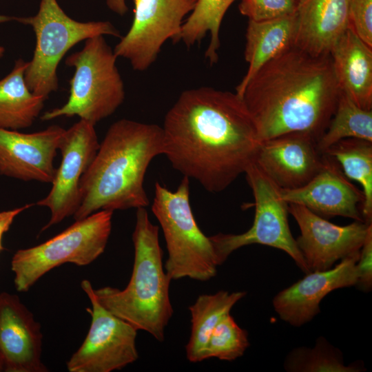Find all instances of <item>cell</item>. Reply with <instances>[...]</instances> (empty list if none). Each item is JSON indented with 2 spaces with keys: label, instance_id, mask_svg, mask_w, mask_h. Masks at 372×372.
I'll return each mask as SVG.
<instances>
[{
  "label": "cell",
  "instance_id": "cell-11",
  "mask_svg": "<svg viewBox=\"0 0 372 372\" xmlns=\"http://www.w3.org/2000/svg\"><path fill=\"white\" fill-rule=\"evenodd\" d=\"M197 0H134L132 25L114 52L127 59L136 71H145L156 61L168 39L175 43L185 17Z\"/></svg>",
  "mask_w": 372,
  "mask_h": 372
},
{
  "label": "cell",
  "instance_id": "cell-13",
  "mask_svg": "<svg viewBox=\"0 0 372 372\" xmlns=\"http://www.w3.org/2000/svg\"><path fill=\"white\" fill-rule=\"evenodd\" d=\"M289 211L300 227L296 241L310 272L327 270L338 260L359 253L372 225L356 220L337 225L294 203L289 204Z\"/></svg>",
  "mask_w": 372,
  "mask_h": 372
},
{
  "label": "cell",
  "instance_id": "cell-19",
  "mask_svg": "<svg viewBox=\"0 0 372 372\" xmlns=\"http://www.w3.org/2000/svg\"><path fill=\"white\" fill-rule=\"evenodd\" d=\"M351 0H298L294 45L315 56L328 55L349 27Z\"/></svg>",
  "mask_w": 372,
  "mask_h": 372
},
{
  "label": "cell",
  "instance_id": "cell-8",
  "mask_svg": "<svg viewBox=\"0 0 372 372\" xmlns=\"http://www.w3.org/2000/svg\"><path fill=\"white\" fill-rule=\"evenodd\" d=\"M112 214L110 210L96 211L39 245L17 250L11 260L16 290L28 291L46 273L64 263L85 266L95 260L105 249Z\"/></svg>",
  "mask_w": 372,
  "mask_h": 372
},
{
  "label": "cell",
  "instance_id": "cell-4",
  "mask_svg": "<svg viewBox=\"0 0 372 372\" xmlns=\"http://www.w3.org/2000/svg\"><path fill=\"white\" fill-rule=\"evenodd\" d=\"M132 240L134 265L126 287L121 290L104 287L94 289V293L110 312L163 342L173 314L169 298L172 280L163 264L158 227L150 221L145 207L137 208Z\"/></svg>",
  "mask_w": 372,
  "mask_h": 372
},
{
  "label": "cell",
  "instance_id": "cell-24",
  "mask_svg": "<svg viewBox=\"0 0 372 372\" xmlns=\"http://www.w3.org/2000/svg\"><path fill=\"white\" fill-rule=\"evenodd\" d=\"M332 157L344 174L358 182L364 196L362 205L363 221L372 222V142L345 138L331 145L324 153Z\"/></svg>",
  "mask_w": 372,
  "mask_h": 372
},
{
  "label": "cell",
  "instance_id": "cell-17",
  "mask_svg": "<svg viewBox=\"0 0 372 372\" xmlns=\"http://www.w3.org/2000/svg\"><path fill=\"white\" fill-rule=\"evenodd\" d=\"M324 154L318 174L301 187L280 189L282 197L289 204L301 205L324 218L343 216L364 222L362 190L349 180L332 157Z\"/></svg>",
  "mask_w": 372,
  "mask_h": 372
},
{
  "label": "cell",
  "instance_id": "cell-12",
  "mask_svg": "<svg viewBox=\"0 0 372 372\" xmlns=\"http://www.w3.org/2000/svg\"><path fill=\"white\" fill-rule=\"evenodd\" d=\"M94 125L80 119L65 130L59 143L61 161L49 194L37 203L47 207L50 218L45 231L74 215L80 205V183L99 147Z\"/></svg>",
  "mask_w": 372,
  "mask_h": 372
},
{
  "label": "cell",
  "instance_id": "cell-14",
  "mask_svg": "<svg viewBox=\"0 0 372 372\" xmlns=\"http://www.w3.org/2000/svg\"><path fill=\"white\" fill-rule=\"evenodd\" d=\"M317 142L304 132L261 141L253 162L280 189H297L309 182L322 166L324 154Z\"/></svg>",
  "mask_w": 372,
  "mask_h": 372
},
{
  "label": "cell",
  "instance_id": "cell-34",
  "mask_svg": "<svg viewBox=\"0 0 372 372\" xmlns=\"http://www.w3.org/2000/svg\"><path fill=\"white\" fill-rule=\"evenodd\" d=\"M0 372H6V366L3 358L0 352Z\"/></svg>",
  "mask_w": 372,
  "mask_h": 372
},
{
  "label": "cell",
  "instance_id": "cell-29",
  "mask_svg": "<svg viewBox=\"0 0 372 372\" xmlns=\"http://www.w3.org/2000/svg\"><path fill=\"white\" fill-rule=\"evenodd\" d=\"M238 10L248 20L260 21L294 14L298 0H240Z\"/></svg>",
  "mask_w": 372,
  "mask_h": 372
},
{
  "label": "cell",
  "instance_id": "cell-22",
  "mask_svg": "<svg viewBox=\"0 0 372 372\" xmlns=\"http://www.w3.org/2000/svg\"><path fill=\"white\" fill-rule=\"evenodd\" d=\"M28 62L16 61L12 70L0 80V128L18 130L30 127L40 114L45 99L27 86L24 72Z\"/></svg>",
  "mask_w": 372,
  "mask_h": 372
},
{
  "label": "cell",
  "instance_id": "cell-28",
  "mask_svg": "<svg viewBox=\"0 0 372 372\" xmlns=\"http://www.w3.org/2000/svg\"><path fill=\"white\" fill-rule=\"evenodd\" d=\"M249 346L247 331L238 326L229 313L213 330L205 347L204 360L215 358L232 361L241 357Z\"/></svg>",
  "mask_w": 372,
  "mask_h": 372
},
{
  "label": "cell",
  "instance_id": "cell-31",
  "mask_svg": "<svg viewBox=\"0 0 372 372\" xmlns=\"http://www.w3.org/2000/svg\"><path fill=\"white\" fill-rule=\"evenodd\" d=\"M357 269L358 277L356 285L363 291H369L372 287V225L361 247Z\"/></svg>",
  "mask_w": 372,
  "mask_h": 372
},
{
  "label": "cell",
  "instance_id": "cell-1",
  "mask_svg": "<svg viewBox=\"0 0 372 372\" xmlns=\"http://www.w3.org/2000/svg\"><path fill=\"white\" fill-rule=\"evenodd\" d=\"M162 128L163 154L173 167L212 193L245 174L260 143L242 98L210 87L183 91Z\"/></svg>",
  "mask_w": 372,
  "mask_h": 372
},
{
  "label": "cell",
  "instance_id": "cell-20",
  "mask_svg": "<svg viewBox=\"0 0 372 372\" xmlns=\"http://www.w3.org/2000/svg\"><path fill=\"white\" fill-rule=\"evenodd\" d=\"M341 91L364 110H372V47L349 27L330 51Z\"/></svg>",
  "mask_w": 372,
  "mask_h": 372
},
{
  "label": "cell",
  "instance_id": "cell-21",
  "mask_svg": "<svg viewBox=\"0 0 372 372\" xmlns=\"http://www.w3.org/2000/svg\"><path fill=\"white\" fill-rule=\"evenodd\" d=\"M296 28L295 14L265 21L248 20L245 59L249 65L245 75L236 87L239 96L263 65L294 45Z\"/></svg>",
  "mask_w": 372,
  "mask_h": 372
},
{
  "label": "cell",
  "instance_id": "cell-2",
  "mask_svg": "<svg viewBox=\"0 0 372 372\" xmlns=\"http://www.w3.org/2000/svg\"><path fill=\"white\" fill-rule=\"evenodd\" d=\"M340 92L330 54L312 55L293 45L263 65L240 96L260 141L293 132L318 141Z\"/></svg>",
  "mask_w": 372,
  "mask_h": 372
},
{
  "label": "cell",
  "instance_id": "cell-30",
  "mask_svg": "<svg viewBox=\"0 0 372 372\" xmlns=\"http://www.w3.org/2000/svg\"><path fill=\"white\" fill-rule=\"evenodd\" d=\"M349 27L369 46L372 47V0H351Z\"/></svg>",
  "mask_w": 372,
  "mask_h": 372
},
{
  "label": "cell",
  "instance_id": "cell-5",
  "mask_svg": "<svg viewBox=\"0 0 372 372\" xmlns=\"http://www.w3.org/2000/svg\"><path fill=\"white\" fill-rule=\"evenodd\" d=\"M189 178L184 176L177 189L155 184L152 212L162 228L167 258L165 269L171 280L189 278L207 281L219 266L209 236L199 228L189 203Z\"/></svg>",
  "mask_w": 372,
  "mask_h": 372
},
{
  "label": "cell",
  "instance_id": "cell-10",
  "mask_svg": "<svg viewBox=\"0 0 372 372\" xmlns=\"http://www.w3.org/2000/svg\"><path fill=\"white\" fill-rule=\"evenodd\" d=\"M81 286L91 302L87 310L92 320L82 344L67 362L68 371L111 372L134 362L138 358V330L99 303L89 280H83Z\"/></svg>",
  "mask_w": 372,
  "mask_h": 372
},
{
  "label": "cell",
  "instance_id": "cell-26",
  "mask_svg": "<svg viewBox=\"0 0 372 372\" xmlns=\"http://www.w3.org/2000/svg\"><path fill=\"white\" fill-rule=\"evenodd\" d=\"M345 138L372 142V110H364L340 90L334 113L317 144L324 154L331 145Z\"/></svg>",
  "mask_w": 372,
  "mask_h": 372
},
{
  "label": "cell",
  "instance_id": "cell-36",
  "mask_svg": "<svg viewBox=\"0 0 372 372\" xmlns=\"http://www.w3.org/2000/svg\"><path fill=\"white\" fill-rule=\"evenodd\" d=\"M0 23H2V15H0Z\"/></svg>",
  "mask_w": 372,
  "mask_h": 372
},
{
  "label": "cell",
  "instance_id": "cell-9",
  "mask_svg": "<svg viewBox=\"0 0 372 372\" xmlns=\"http://www.w3.org/2000/svg\"><path fill=\"white\" fill-rule=\"evenodd\" d=\"M254 197L255 216L251 227L240 234L219 233L209 236L218 265L235 250L252 244L276 248L289 254L305 273H310L293 237L288 222L289 203L280 188L253 162L245 172Z\"/></svg>",
  "mask_w": 372,
  "mask_h": 372
},
{
  "label": "cell",
  "instance_id": "cell-18",
  "mask_svg": "<svg viewBox=\"0 0 372 372\" xmlns=\"http://www.w3.org/2000/svg\"><path fill=\"white\" fill-rule=\"evenodd\" d=\"M41 325L18 296L0 293V352L6 372H46Z\"/></svg>",
  "mask_w": 372,
  "mask_h": 372
},
{
  "label": "cell",
  "instance_id": "cell-25",
  "mask_svg": "<svg viewBox=\"0 0 372 372\" xmlns=\"http://www.w3.org/2000/svg\"><path fill=\"white\" fill-rule=\"evenodd\" d=\"M236 0H197L195 8L185 21L175 43L187 47L200 43L209 34L210 41L205 56L211 65L218 59L220 46V29L223 19Z\"/></svg>",
  "mask_w": 372,
  "mask_h": 372
},
{
  "label": "cell",
  "instance_id": "cell-15",
  "mask_svg": "<svg viewBox=\"0 0 372 372\" xmlns=\"http://www.w3.org/2000/svg\"><path fill=\"white\" fill-rule=\"evenodd\" d=\"M65 129L53 125L22 133L0 128V174L24 181H53L54 160Z\"/></svg>",
  "mask_w": 372,
  "mask_h": 372
},
{
  "label": "cell",
  "instance_id": "cell-16",
  "mask_svg": "<svg viewBox=\"0 0 372 372\" xmlns=\"http://www.w3.org/2000/svg\"><path fill=\"white\" fill-rule=\"evenodd\" d=\"M360 252L341 260L327 270L307 273L302 279L285 288L273 300L275 311L285 322L300 327L320 313L321 300L332 291L356 285L357 262Z\"/></svg>",
  "mask_w": 372,
  "mask_h": 372
},
{
  "label": "cell",
  "instance_id": "cell-7",
  "mask_svg": "<svg viewBox=\"0 0 372 372\" xmlns=\"http://www.w3.org/2000/svg\"><path fill=\"white\" fill-rule=\"evenodd\" d=\"M6 21L32 26L36 45L24 72L25 83L45 100L59 87L58 65L76 43L98 35L121 37L110 21L81 22L70 17L56 0H41L37 13L28 17H6Z\"/></svg>",
  "mask_w": 372,
  "mask_h": 372
},
{
  "label": "cell",
  "instance_id": "cell-33",
  "mask_svg": "<svg viewBox=\"0 0 372 372\" xmlns=\"http://www.w3.org/2000/svg\"><path fill=\"white\" fill-rule=\"evenodd\" d=\"M109 9L121 16L124 15L128 10L126 0H106Z\"/></svg>",
  "mask_w": 372,
  "mask_h": 372
},
{
  "label": "cell",
  "instance_id": "cell-3",
  "mask_svg": "<svg viewBox=\"0 0 372 372\" xmlns=\"http://www.w3.org/2000/svg\"><path fill=\"white\" fill-rule=\"evenodd\" d=\"M163 152L162 127L128 119L114 123L81 178L75 220L100 210L146 207L144 177L150 162Z\"/></svg>",
  "mask_w": 372,
  "mask_h": 372
},
{
  "label": "cell",
  "instance_id": "cell-27",
  "mask_svg": "<svg viewBox=\"0 0 372 372\" xmlns=\"http://www.w3.org/2000/svg\"><path fill=\"white\" fill-rule=\"evenodd\" d=\"M285 369L292 372H355L360 368L345 366L342 353L322 337L318 338L315 347H300L287 356Z\"/></svg>",
  "mask_w": 372,
  "mask_h": 372
},
{
  "label": "cell",
  "instance_id": "cell-23",
  "mask_svg": "<svg viewBox=\"0 0 372 372\" xmlns=\"http://www.w3.org/2000/svg\"><path fill=\"white\" fill-rule=\"evenodd\" d=\"M245 295V291L230 293L227 291L203 294L199 296L189 307L191 333L185 347L186 356L189 361L199 362L205 360V347L213 330Z\"/></svg>",
  "mask_w": 372,
  "mask_h": 372
},
{
  "label": "cell",
  "instance_id": "cell-32",
  "mask_svg": "<svg viewBox=\"0 0 372 372\" xmlns=\"http://www.w3.org/2000/svg\"><path fill=\"white\" fill-rule=\"evenodd\" d=\"M34 204H28L14 209L0 212V252L3 250L2 238L3 234L7 232L12 225L14 218L22 211L30 208Z\"/></svg>",
  "mask_w": 372,
  "mask_h": 372
},
{
  "label": "cell",
  "instance_id": "cell-6",
  "mask_svg": "<svg viewBox=\"0 0 372 372\" xmlns=\"http://www.w3.org/2000/svg\"><path fill=\"white\" fill-rule=\"evenodd\" d=\"M117 58L103 35L85 40L83 48L65 61L74 68L67 102L45 112L41 120L78 116L95 125L112 115L125 99L123 81L116 65Z\"/></svg>",
  "mask_w": 372,
  "mask_h": 372
},
{
  "label": "cell",
  "instance_id": "cell-35",
  "mask_svg": "<svg viewBox=\"0 0 372 372\" xmlns=\"http://www.w3.org/2000/svg\"><path fill=\"white\" fill-rule=\"evenodd\" d=\"M4 52H5L4 48L0 45V59L3 56Z\"/></svg>",
  "mask_w": 372,
  "mask_h": 372
}]
</instances>
